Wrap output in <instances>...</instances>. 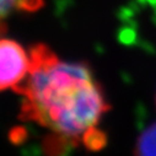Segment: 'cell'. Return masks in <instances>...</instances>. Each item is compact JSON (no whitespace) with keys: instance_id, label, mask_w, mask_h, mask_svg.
Masks as SVG:
<instances>
[{"instance_id":"obj_1","label":"cell","mask_w":156,"mask_h":156,"mask_svg":"<svg viewBox=\"0 0 156 156\" xmlns=\"http://www.w3.org/2000/svg\"><path fill=\"white\" fill-rule=\"evenodd\" d=\"M30 55V71L14 89L22 97L20 118L47 130L51 154L77 145L100 149L106 143L100 124L109 103L91 68L60 59L46 44L31 47Z\"/></svg>"},{"instance_id":"obj_2","label":"cell","mask_w":156,"mask_h":156,"mask_svg":"<svg viewBox=\"0 0 156 156\" xmlns=\"http://www.w3.org/2000/svg\"><path fill=\"white\" fill-rule=\"evenodd\" d=\"M31 66V55L15 40L0 37V91L15 89Z\"/></svg>"},{"instance_id":"obj_3","label":"cell","mask_w":156,"mask_h":156,"mask_svg":"<svg viewBox=\"0 0 156 156\" xmlns=\"http://www.w3.org/2000/svg\"><path fill=\"white\" fill-rule=\"evenodd\" d=\"M43 0H0V34L6 28V20L17 14L33 12L41 9Z\"/></svg>"},{"instance_id":"obj_4","label":"cell","mask_w":156,"mask_h":156,"mask_svg":"<svg viewBox=\"0 0 156 156\" xmlns=\"http://www.w3.org/2000/svg\"><path fill=\"white\" fill-rule=\"evenodd\" d=\"M135 156H156V123L149 126L139 136Z\"/></svg>"}]
</instances>
